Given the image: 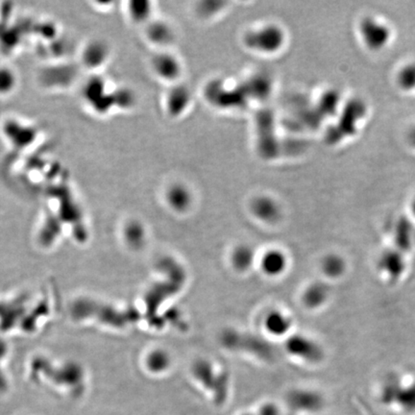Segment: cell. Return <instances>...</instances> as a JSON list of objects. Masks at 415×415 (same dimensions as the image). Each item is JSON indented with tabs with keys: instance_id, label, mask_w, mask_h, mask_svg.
<instances>
[{
	"instance_id": "cell-25",
	"label": "cell",
	"mask_w": 415,
	"mask_h": 415,
	"mask_svg": "<svg viewBox=\"0 0 415 415\" xmlns=\"http://www.w3.org/2000/svg\"><path fill=\"white\" fill-rule=\"evenodd\" d=\"M258 415H281V411L273 404H267L260 408Z\"/></svg>"
},
{
	"instance_id": "cell-11",
	"label": "cell",
	"mask_w": 415,
	"mask_h": 415,
	"mask_svg": "<svg viewBox=\"0 0 415 415\" xmlns=\"http://www.w3.org/2000/svg\"><path fill=\"white\" fill-rule=\"evenodd\" d=\"M319 270L326 280L339 281L347 273V260L339 253H328L321 258Z\"/></svg>"
},
{
	"instance_id": "cell-8",
	"label": "cell",
	"mask_w": 415,
	"mask_h": 415,
	"mask_svg": "<svg viewBox=\"0 0 415 415\" xmlns=\"http://www.w3.org/2000/svg\"><path fill=\"white\" fill-rule=\"evenodd\" d=\"M193 374L207 390L212 391L217 402L227 397L229 380L225 373H218L210 361L199 360L193 364Z\"/></svg>"
},
{
	"instance_id": "cell-4",
	"label": "cell",
	"mask_w": 415,
	"mask_h": 415,
	"mask_svg": "<svg viewBox=\"0 0 415 415\" xmlns=\"http://www.w3.org/2000/svg\"><path fill=\"white\" fill-rule=\"evenodd\" d=\"M220 339H222V344L229 349L246 351V352L259 356L263 360H272L275 356V351H274L272 345L259 337L252 336L249 334H241V332L230 330V331L223 332Z\"/></svg>"
},
{
	"instance_id": "cell-10",
	"label": "cell",
	"mask_w": 415,
	"mask_h": 415,
	"mask_svg": "<svg viewBox=\"0 0 415 415\" xmlns=\"http://www.w3.org/2000/svg\"><path fill=\"white\" fill-rule=\"evenodd\" d=\"M331 286L326 281H315L305 287L301 301L308 310L316 311L325 307L331 300Z\"/></svg>"
},
{
	"instance_id": "cell-17",
	"label": "cell",
	"mask_w": 415,
	"mask_h": 415,
	"mask_svg": "<svg viewBox=\"0 0 415 415\" xmlns=\"http://www.w3.org/2000/svg\"><path fill=\"white\" fill-rule=\"evenodd\" d=\"M20 78L17 71L7 64H0V97H9L17 90Z\"/></svg>"
},
{
	"instance_id": "cell-3",
	"label": "cell",
	"mask_w": 415,
	"mask_h": 415,
	"mask_svg": "<svg viewBox=\"0 0 415 415\" xmlns=\"http://www.w3.org/2000/svg\"><path fill=\"white\" fill-rule=\"evenodd\" d=\"M358 32L364 47L371 52H383L392 42V28L377 16L364 17L359 23Z\"/></svg>"
},
{
	"instance_id": "cell-23",
	"label": "cell",
	"mask_w": 415,
	"mask_h": 415,
	"mask_svg": "<svg viewBox=\"0 0 415 415\" xmlns=\"http://www.w3.org/2000/svg\"><path fill=\"white\" fill-rule=\"evenodd\" d=\"M150 38L154 42L164 44V42H169V39H172V32H170L169 28L167 25H153L150 29Z\"/></svg>"
},
{
	"instance_id": "cell-12",
	"label": "cell",
	"mask_w": 415,
	"mask_h": 415,
	"mask_svg": "<svg viewBox=\"0 0 415 415\" xmlns=\"http://www.w3.org/2000/svg\"><path fill=\"white\" fill-rule=\"evenodd\" d=\"M253 215L265 223H275L280 219L282 215L281 207L277 201L267 196H260L251 204Z\"/></svg>"
},
{
	"instance_id": "cell-6",
	"label": "cell",
	"mask_w": 415,
	"mask_h": 415,
	"mask_svg": "<svg viewBox=\"0 0 415 415\" xmlns=\"http://www.w3.org/2000/svg\"><path fill=\"white\" fill-rule=\"evenodd\" d=\"M377 270L385 280L396 284L408 272L406 253L395 247L383 250L377 258Z\"/></svg>"
},
{
	"instance_id": "cell-2",
	"label": "cell",
	"mask_w": 415,
	"mask_h": 415,
	"mask_svg": "<svg viewBox=\"0 0 415 415\" xmlns=\"http://www.w3.org/2000/svg\"><path fill=\"white\" fill-rule=\"evenodd\" d=\"M158 268L167 274V279L163 283L156 284V286H154L148 291L145 300L148 308V315L153 318L151 323L156 327H158V323H157L156 320V311L158 310L160 304L167 297L176 294L186 280L185 270L176 260H172V258H167V259L160 260Z\"/></svg>"
},
{
	"instance_id": "cell-26",
	"label": "cell",
	"mask_w": 415,
	"mask_h": 415,
	"mask_svg": "<svg viewBox=\"0 0 415 415\" xmlns=\"http://www.w3.org/2000/svg\"><path fill=\"white\" fill-rule=\"evenodd\" d=\"M408 142L409 145L415 149V125L408 132Z\"/></svg>"
},
{
	"instance_id": "cell-28",
	"label": "cell",
	"mask_w": 415,
	"mask_h": 415,
	"mask_svg": "<svg viewBox=\"0 0 415 415\" xmlns=\"http://www.w3.org/2000/svg\"><path fill=\"white\" fill-rule=\"evenodd\" d=\"M244 415H254V414H244Z\"/></svg>"
},
{
	"instance_id": "cell-27",
	"label": "cell",
	"mask_w": 415,
	"mask_h": 415,
	"mask_svg": "<svg viewBox=\"0 0 415 415\" xmlns=\"http://www.w3.org/2000/svg\"><path fill=\"white\" fill-rule=\"evenodd\" d=\"M409 212H411L412 217L415 218V196L409 203Z\"/></svg>"
},
{
	"instance_id": "cell-13",
	"label": "cell",
	"mask_w": 415,
	"mask_h": 415,
	"mask_svg": "<svg viewBox=\"0 0 415 415\" xmlns=\"http://www.w3.org/2000/svg\"><path fill=\"white\" fill-rule=\"evenodd\" d=\"M108 54L107 45L101 41H92L82 47L80 60L86 68H97L108 59Z\"/></svg>"
},
{
	"instance_id": "cell-24",
	"label": "cell",
	"mask_w": 415,
	"mask_h": 415,
	"mask_svg": "<svg viewBox=\"0 0 415 415\" xmlns=\"http://www.w3.org/2000/svg\"><path fill=\"white\" fill-rule=\"evenodd\" d=\"M138 6L135 7L132 4V7H130V15L137 20H143L148 17L149 12H150V8H149L148 2H137Z\"/></svg>"
},
{
	"instance_id": "cell-22",
	"label": "cell",
	"mask_w": 415,
	"mask_h": 415,
	"mask_svg": "<svg viewBox=\"0 0 415 415\" xmlns=\"http://www.w3.org/2000/svg\"><path fill=\"white\" fill-rule=\"evenodd\" d=\"M126 239L135 249L142 248L146 241L145 229L140 222H133L126 228Z\"/></svg>"
},
{
	"instance_id": "cell-1",
	"label": "cell",
	"mask_w": 415,
	"mask_h": 415,
	"mask_svg": "<svg viewBox=\"0 0 415 415\" xmlns=\"http://www.w3.org/2000/svg\"><path fill=\"white\" fill-rule=\"evenodd\" d=\"M377 399L396 414L415 415V375H387L378 387Z\"/></svg>"
},
{
	"instance_id": "cell-21",
	"label": "cell",
	"mask_w": 415,
	"mask_h": 415,
	"mask_svg": "<svg viewBox=\"0 0 415 415\" xmlns=\"http://www.w3.org/2000/svg\"><path fill=\"white\" fill-rule=\"evenodd\" d=\"M396 84L406 92L415 90V62H408L401 66L396 73Z\"/></svg>"
},
{
	"instance_id": "cell-20",
	"label": "cell",
	"mask_w": 415,
	"mask_h": 415,
	"mask_svg": "<svg viewBox=\"0 0 415 415\" xmlns=\"http://www.w3.org/2000/svg\"><path fill=\"white\" fill-rule=\"evenodd\" d=\"M172 359L167 351L156 349L152 351L146 358V366L148 371L155 374L164 373L169 368Z\"/></svg>"
},
{
	"instance_id": "cell-15",
	"label": "cell",
	"mask_w": 415,
	"mask_h": 415,
	"mask_svg": "<svg viewBox=\"0 0 415 415\" xmlns=\"http://www.w3.org/2000/svg\"><path fill=\"white\" fill-rule=\"evenodd\" d=\"M292 319L280 311H270L265 319L267 331L272 336L283 337L292 328Z\"/></svg>"
},
{
	"instance_id": "cell-18",
	"label": "cell",
	"mask_w": 415,
	"mask_h": 415,
	"mask_svg": "<svg viewBox=\"0 0 415 415\" xmlns=\"http://www.w3.org/2000/svg\"><path fill=\"white\" fill-rule=\"evenodd\" d=\"M231 260L236 270L239 272H246L251 268L255 262L254 249L249 246H239L234 250Z\"/></svg>"
},
{
	"instance_id": "cell-16",
	"label": "cell",
	"mask_w": 415,
	"mask_h": 415,
	"mask_svg": "<svg viewBox=\"0 0 415 415\" xmlns=\"http://www.w3.org/2000/svg\"><path fill=\"white\" fill-rule=\"evenodd\" d=\"M167 200L174 211H187L193 203L191 191L184 186L176 185L170 188L167 193Z\"/></svg>"
},
{
	"instance_id": "cell-14",
	"label": "cell",
	"mask_w": 415,
	"mask_h": 415,
	"mask_svg": "<svg viewBox=\"0 0 415 415\" xmlns=\"http://www.w3.org/2000/svg\"><path fill=\"white\" fill-rule=\"evenodd\" d=\"M289 260L283 251L278 249L270 250L262 260L263 272L270 277L280 276L287 270Z\"/></svg>"
},
{
	"instance_id": "cell-5",
	"label": "cell",
	"mask_w": 415,
	"mask_h": 415,
	"mask_svg": "<svg viewBox=\"0 0 415 415\" xmlns=\"http://www.w3.org/2000/svg\"><path fill=\"white\" fill-rule=\"evenodd\" d=\"M287 402L295 414H318L327 407L325 395L313 388H295L287 395Z\"/></svg>"
},
{
	"instance_id": "cell-19",
	"label": "cell",
	"mask_w": 415,
	"mask_h": 415,
	"mask_svg": "<svg viewBox=\"0 0 415 415\" xmlns=\"http://www.w3.org/2000/svg\"><path fill=\"white\" fill-rule=\"evenodd\" d=\"M154 68L160 76L167 79L176 78L180 73L179 63L172 55H160L154 62Z\"/></svg>"
},
{
	"instance_id": "cell-9",
	"label": "cell",
	"mask_w": 415,
	"mask_h": 415,
	"mask_svg": "<svg viewBox=\"0 0 415 415\" xmlns=\"http://www.w3.org/2000/svg\"><path fill=\"white\" fill-rule=\"evenodd\" d=\"M284 33L275 25L265 26L253 32L247 37V44L263 52H275L284 44Z\"/></svg>"
},
{
	"instance_id": "cell-7",
	"label": "cell",
	"mask_w": 415,
	"mask_h": 415,
	"mask_svg": "<svg viewBox=\"0 0 415 415\" xmlns=\"http://www.w3.org/2000/svg\"><path fill=\"white\" fill-rule=\"evenodd\" d=\"M286 350L289 355L308 364H319L324 360L323 346L313 337L305 335H294L286 342Z\"/></svg>"
}]
</instances>
